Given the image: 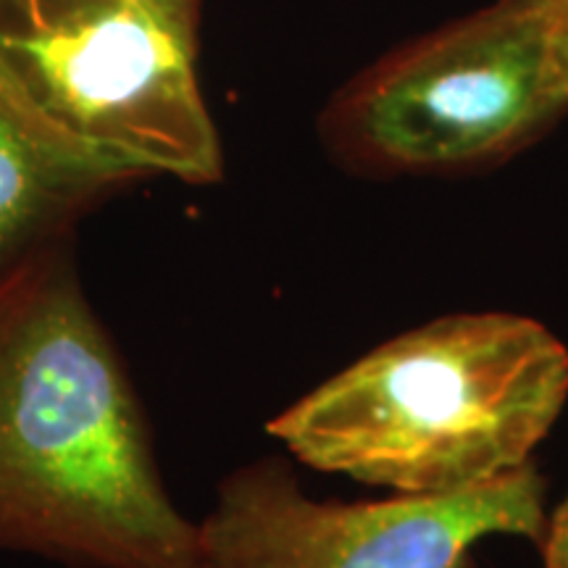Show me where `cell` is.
<instances>
[{"mask_svg":"<svg viewBox=\"0 0 568 568\" xmlns=\"http://www.w3.org/2000/svg\"><path fill=\"white\" fill-rule=\"evenodd\" d=\"M0 552L67 568H203L74 237L0 276Z\"/></svg>","mask_w":568,"mask_h":568,"instance_id":"1","label":"cell"},{"mask_svg":"<svg viewBox=\"0 0 568 568\" xmlns=\"http://www.w3.org/2000/svg\"><path fill=\"white\" fill-rule=\"evenodd\" d=\"M0 84L61 151L130 187L222 182L197 30L151 0H0Z\"/></svg>","mask_w":568,"mask_h":568,"instance_id":"3","label":"cell"},{"mask_svg":"<svg viewBox=\"0 0 568 568\" xmlns=\"http://www.w3.org/2000/svg\"><path fill=\"white\" fill-rule=\"evenodd\" d=\"M151 3L166 11L169 17L182 21V24L195 27V30L201 24V0H151Z\"/></svg>","mask_w":568,"mask_h":568,"instance_id":"9","label":"cell"},{"mask_svg":"<svg viewBox=\"0 0 568 568\" xmlns=\"http://www.w3.org/2000/svg\"><path fill=\"white\" fill-rule=\"evenodd\" d=\"M552 63H556V77H558L560 92H564L566 101H568V6H566L564 17H560V21H558L556 40H552Z\"/></svg>","mask_w":568,"mask_h":568,"instance_id":"8","label":"cell"},{"mask_svg":"<svg viewBox=\"0 0 568 568\" xmlns=\"http://www.w3.org/2000/svg\"><path fill=\"white\" fill-rule=\"evenodd\" d=\"M126 187L61 151L0 84V276L77 237V224Z\"/></svg>","mask_w":568,"mask_h":568,"instance_id":"6","label":"cell"},{"mask_svg":"<svg viewBox=\"0 0 568 568\" xmlns=\"http://www.w3.org/2000/svg\"><path fill=\"white\" fill-rule=\"evenodd\" d=\"M568 0H495L395 48L318 113L347 174L464 176L500 166L568 111L552 40Z\"/></svg>","mask_w":568,"mask_h":568,"instance_id":"4","label":"cell"},{"mask_svg":"<svg viewBox=\"0 0 568 568\" xmlns=\"http://www.w3.org/2000/svg\"><path fill=\"white\" fill-rule=\"evenodd\" d=\"M568 400V351L516 314L387 339L268 422L301 464L393 495L471 493L521 471Z\"/></svg>","mask_w":568,"mask_h":568,"instance_id":"2","label":"cell"},{"mask_svg":"<svg viewBox=\"0 0 568 568\" xmlns=\"http://www.w3.org/2000/svg\"><path fill=\"white\" fill-rule=\"evenodd\" d=\"M539 550H542V568H568V495L548 516Z\"/></svg>","mask_w":568,"mask_h":568,"instance_id":"7","label":"cell"},{"mask_svg":"<svg viewBox=\"0 0 568 568\" xmlns=\"http://www.w3.org/2000/svg\"><path fill=\"white\" fill-rule=\"evenodd\" d=\"M535 464L471 493L337 503L303 493L293 466L266 456L226 474L197 521L203 568H477L487 537L545 535Z\"/></svg>","mask_w":568,"mask_h":568,"instance_id":"5","label":"cell"}]
</instances>
